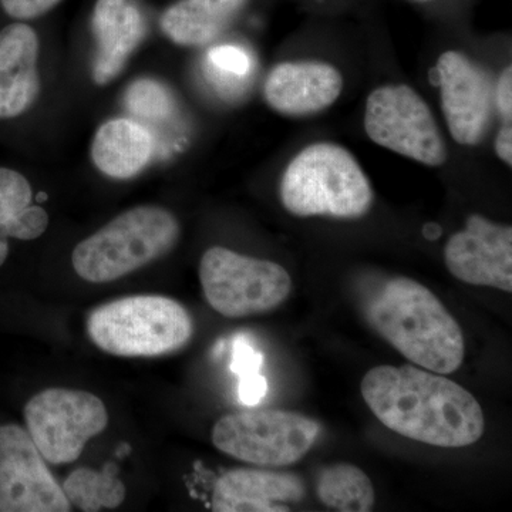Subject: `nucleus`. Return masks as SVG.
<instances>
[{
  "label": "nucleus",
  "mask_w": 512,
  "mask_h": 512,
  "mask_svg": "<svg viewBox=\"0 0 512 512\" xmlns=\"http://www.w3.org/2000/svg\"><path fill=\"white\" fill-rule=\"evenodd\" d=\"M363 399L387 429L434 447L473 446L485 420L476 397L453 380L416 365L377 366L360 384Z\"/></svg>",
  "instance_id": "obj_1"
},
{
  "label": "nucleus",
  "mask_w": 512,
  "mask_h": 512,
  "mask_svg": "<svg viewBox=\"0 0 512 512\" xmlns=\"http://www.w3.org/2000/svg\"><path fill=\"white\" fill-rule=\"evenodd\" d=\"M372 328L421 369L450 375L463 365V330L426 286L392 278L367 302Z\"/></svg>",
  "instance_id": "obj_2"
},
{
  "label": "nucleus",
  "mask_w": 512,
  "mask_h": 512,
  "mask_svg": "<svg viewBox=\"0 0 512 512\" xmlns=\"http://www.w3.org/2000/svg\"><path fill=\"white\" fill-rule=\"evenodd\" d=\"M282 205L295 217L356 220L370 211L369 178L349 150L315 143L299 151L282 175Z\"/></svg>",
  "instance_id": "obj_3"
},
{
  "label": "nucleus",
  "mask_w": 512,
  "mask_h": 512,
  "mask_svg": "<svg viewBox=\"0 0 512 512\" xmlns=\"http://www.w3.org/2000/svg\"><path fill=\"white\" fill-rule=\"evenodd\" d=\"M178 238L180 224L170 211L141 205L80 242L72 254L73 268L92 284L117 281L163 258L177 245Z\"/></svg>",
  "instance_id": "obj_4"
},
{
  "label": "nucleus",
  "mask_w": 512,
  "mask_h": 512,
  "mask_svg": "<svg viewBox=\"0 0 512 512\" xmlns=\"http://www.w3.org/2000/svg\"><path fill=\"white\" fill-rule=\"evenodd\" d=\"M97 348L113 356L158 357L185 348L194 335L187 309L174 299L137 295L104 303L87 319Z\"/></svg>",
  "instance_id": "obj_5"
},
{
  "label": "nucleus",
  "mask_w": 512,
  "mask_h": 512,
  "mask_svg": "<svg viewBox=\"0 0 512 512\" xmlns=\"http://www.w3.org/2000/svg\"><path fill=\"white\" fill-rule=\"evenodd\" d=\"M200 281L211 308L231 319L274 311L292 291L284 266L224 247L202 255Z\"/></svg>",
  "instance_id": "obj_6"
},
{
  "label": "nucleus",
  "mask_w": 512,
  "mask_h": 512,
  "mask_svg": "<svg viewBox=\"0 0 512 512\" xmlns=\"http://www.w3.org/2000/svg\"><path fill=\"white\" fill-rule=\"evenodd\" d=\"M320 426L301 413L265 409L228 414L215 423L212 443L228 456L259 467H288L315 444Z\"/></svg>",
  "instance_id": "obj_7"
},
{
  "label": "nucleus",
  "mask_w": 512,
  "mask_h": 512,
  "mask_svg": "<svg viewBox=\"0 0 512 512\" xmlns=\"http://www.w3.org/2000/svg\"><path fill=\"white\" fill-rule=\"evenodd\" d=\"M365 130L377 146L427 167L447 161V146L430 107L412 87L382 86L366 101Z\"/></svg>",
  "instance_id": "obj_8"
},
{
  "label": "nucleus",
  "mask_w": 512,
  "mask_h": 512,
  "mask_svg": "<svg viewBox=\"0 0 512 512\" xmlns=\"http://www.w3.org/2000/svg\"><path fill=\"white\" fill-rule=\"evenodd\" d=\"M26 430L50 464H69L82 456L90 439L109 424L99 397L72 389L43 390L25 407Z\"/></svg>",
  "instance_id": "obj_9"
},
{
  "label": "nucleus",
  "mask_w": 512,
  "mask_h": 512,
  "mask_svg": "<svg viewBox=\"0 0 512 512\" xmlns=\"http://www.w3.org/2000/svg\"><path fill=\"white\" fill-rule=\"evenodd\" d=\"M63 488L28 430L18 424L0 426V512H69Z\"/></svg>",
  "instance_id": "obj_10"
},
{
  "label": "nucleus",
  "mask_w": 512,
  "mask_h": 512,
  "mask_svg": "<svg viewBox=\"0 0 512 512\" xmlns=\"http://www.w3.org/2000/svg\"><path fill=\"white\" fill-rule=\"evenodd\" d=\"M441 107L451 136L477 146L490 126L494 90L487 74L463 53L448 50L437 62Z\"/></svg>",
  "instance_id": "obj_11"
},
{
  "label": "nucleus",
  "mask_w": 512,
  "mask_h": 512,
  "mask_svg": "<svg viewBox=\"0 0 512 512\" xmlns=\"http://www.w3.org/2000/svg\"><path fill=\"white\" fill-rule=\"evenodd\" d=\"M448 271L458 281L512 292V228L471 215L466 228L448 239Z\"/></svg>",
  "instance_id": "obj_12"
},
{
  "label": "nucleus",
  "mask_w": 512,
  "mask_h": 512,
  "mask_svg": "<svg viewBox=\"0 0 512 512\" xmlns=\"http://www.w3.org/2000/svg\"><path fill=\"white\" fill-rule=\"evenodd\" d=\"M343 77L332 64L322 62L279 63L266 79L264 96L271 109L291 117L320 113L336 103Z\"/></svg>",
  "instance_id": "obj_13"
},
{
  "label": "nucleus",
  "mask_w": 512,
  "mask_h": 512,
  "mask_svg": "<svg viewBox=\"0 0 512 512\" xmlns=\"http://www.w3.org/2000/svg\"><path fill=\"white\" fill-rule=\"evenodd\" d=\"M305 494V484L295 474L235 468L222 474L215 484L212 511L284 512Z\"/></svg>",
  "instance_id": "obj_14"
},
{
  "label": "nucleus",
  "mask_w": 512,
  "mask_h": 512,
  "mask_svg": "<svg viewBox=\"0 0 512 512\" xmlns=\"http://www.w3.org/2000/svg\"><path fill=\"white\" fill-rule=\"evenodd\" d=\"M39 39L25 23L0 32V120L13 119L32 106L39 94Z\"/></svg>",
  "instance_id": "obj_15"
},
{
  "label": "nucleus",
  "mask_w": 512,
  "mask_h": 512,
  "mask_svg": "<svg viewBox=\"0 0 512 512\" xmlns=\"http://www.w3.org/2000/svg\"><path fill=\"white\" fill-rule=\"evenodd\" d=\"M93 32L97 42L93 79L104 86L119 76L143 40V16L130 0H97Z\"/></svg>",
  "instance_id": "obj_16"
},
{
  "label": "nucleus",
  "mask_w": 512,
  "mask_h": 512,
  "mask_svg": "<svg viewBox=\"0 0 512 512\" xmlns=\"http://www.w3.org/2000/svg\"><path fill=\"white\" fill-rule=\"evenodd\" d=\"M154 153V138L134 120L107 121L94 136L93 163L107 177L128 180L140 174Z\"/></svg>",
  "instance_id": "obj_17"
},
{
  "label": "nucleus",
  "mask_w": 512,
  "mask_h": 512,
  "mask_svg": "<svg viewBox=\"0 0 512 512\" xmlns=\"http://www.w3.org/2000/svg\"><path fill=\"white\" fill-rule=\"evenodd\" d=\"M247 3L248 0H180L161 16V30L175 45H208L234 22Z\"/></svg>",
  "instance_id": "obj_18"
},
{
  "label": "nucleus",
  "mask_w": 512,
  "mask_h": 512,
  "mask_svg": "<svg viewBox=\"0 0 512 512\" xmlns=\"http://www.w3.org/2000/svg\"><path fill=\"white\" fill-rule=\"evenodd\" d=\"M319 500L332 510L372 511L375 490L365 471L353 464H333L323 468L316 483Z\"/></svg>",
  "instance_id": "obj_19"
},
{
  "label": "nucleus",
  "mask_w": 512,
  "mask_h": 512,
  "mask_svg": "<svg viewBox=\"0 0 512 512\" xmlns=\"http://www.w3.org/2000/svg\"><path fill=\"white\" fill-rule=\"evenodd\" d=\"M62 488L70 505L86 512L113 510L126 500V485L117 477V468L111 463L101 471L77 468L66 478Z\"/></svg>",
  "instance_id": "obj_20"
},
{
  "label": "nucleus",
  "mask_w": 512,
  "mask_h": 512,
  "mask_svg": "<svg viewBox=\"0 0 512 512\" xmlns=\"http://www.w3.org/2000/svg\"><path fill=\"white\" fill-rule=\"evenodd\" d=\"M126 106L140 119L163 121L173 114L174 100L163 84L144 79L128 87Z\"/></svg>",
  "instance_id": "obj_21"
},
{
  "label": "nucleus",
  "mask_w": 512,
  "mask_h": 512,
  "mask_svg": "<svg viewBox=\"0 0 512 512\" xmlns=\"http://www.w3.org/2000/svg\"><path fill=\"white\" fill-rule=\"evenodd\" d=\"M32 187L18 171L0 168V227L32 202Z\"/></svg>",
  "instance_id": "obj_22"
},
{
  "label": "nucleus",
  "mask_w": 512,
  "mask_h": 512,
  "mask_svg": "<svg viewBox=\"0 0 512 512\" xmlns=\"http://www.w3.org/2000/svg\"><path fill=\"white\" fill-rule=\"evenodd\" d=\"M49 227V215L42 207H26L16 217L0 227V232L6 237L20 239V241H33L42 237Z\"/></svg>",
  "instance_id": "obj_23"
},
{
  "label": "nucleus",
  "mask_w": 512,
  "mask_h": 512,
  "mask_svg": "<svg viewBox=\"0 0 512 512\" xmlns=\"http://www.w3.org/2000/svg\"><path fill=\"white\" fill-rule=\"evenodd\" d=\"M208 62L218 73L244 77L251 72V59L244 49L237 46H218L208 53Z\"/></svg>",
  "instance_id": "obj_24"
},
{
  "label": "nucleus",
  "mask_w": 512,
  "mask_h": 512,
  "mask_svg": "<svg viewBox=\"0 0 512 512\" xmlns=\"http://www.w3.org/2000/svg\"><path fill=\"white\" fill-rule=\"evenodd\" d=\"M262 363H264V356L252 348L247 336H235L234 342H232L231 370L239 377V380L261 373Z\"/></svg>",
  "instance_id": "obj_25"
},
{
  "label": "nucleus",
  "mask_w": 512,
  "mask_h": 512,
  "mask_svg": "<svg viewBox=\"0 0 512 512\" xmlns=\"http://www.w3.org/2000/svg\"><path fill=\"white\" fill-rule=\"evenodd\" d=\"M60 2L62 0H0L5 12L19 20L39 18Z\"/></svg>",
  "instance_id": "obj_26"
},
{
  "label": "nucleus",
  "mask_w": 512,
  "mask_h": 512,
  "mask_svg": "<svg viewBox=\"0 0 512 512\" xmlns=\"http://www.w3.org/2000/svg\"><path fill=\"white\" fill-rule=\"evenodd\" d=\"M494 101L497 109L505 123L511 124L512 120V67H505L501 73L500 80L497 83V89L494 92Z\"/></svg>",
  "instance_id": "obj_27"
},
{
  "label": "nucleus",
  "mask_w": 512,
  "mask_h": 512,
  "mask_svg": "<svg viewBox=\"0 0 512 512\" xmlns=\"http://www.w3.org/2000/svg\"><path fill=\"white\" fill-rule=\"evenodd\" d=\"M266 392H268V382L261 373L239 380V400L247 406H255L261 402Z\"/></svg>",
  "instance_id": "obj_28"
},
{
  "label": "nucleus",
  "mask_w": 512,
  "mask_h": 512,
  "mask_svg": "<svg viewBox=\"0 0 512 512\" xmlns=\"http://www.w3.org/2000/svg\"><path fill=\"white\" fill-rule=\"evenodd\" d=\"M495 153L498 158L503 160L508 167H512V128L511 124H507L498 131L497 138H495Z\"/></svg>",
  "instance_id": "obj_29"
},
{
  "label": "nucleus",
  "mask_w": 512,
  "mask_h": 512,
  "mask_svg": "<svg viewBox=\"0 0 512 512\" xmlns=\"http://www.w3.org/2000/svg\"><path fill=\"white\" fill-rule=\"evenodd\" d=\"M9 255L8 237L0 232V266L5 264L6 258Z\"/></svg>",
  "instance_id": "obj_30"
},
{
  "label": "nucleus",
  "mask_w": 512,
  "mask_h": 512,
  "mask_svg": "<svg viewBox=\"0 0 512 512\" xmlns=\"http://www.w3.org/2000/svg\"><path fill=\"white\" fill-rule=\"evenodd\" d=\"M46 200H47V195L45 194V192H40V194L37 195V201L43 202Z\"/></svg>",
  "instance_id": "obj_31"
}]
</instances>
